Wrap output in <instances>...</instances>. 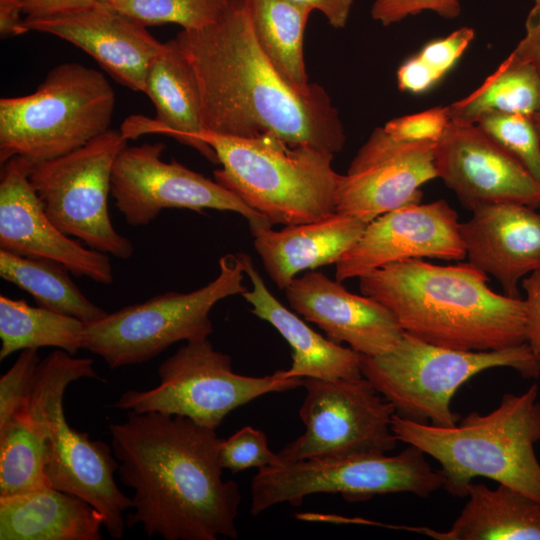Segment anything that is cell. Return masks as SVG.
I'll list each match as a JSON object with an SVG mask.
<instances>
[{
	"label": "cell",
	"mask_w": 540,
	"mask_h": 540,
	"mask_svg": "<svg viewBox=\"0 0 540 540\" xmlns=\"http://www.w3.org/2000/svg\"><path fill=\"white\" fill-rule=\"evenodd\" d=\"M199 139L222 166L215 181L272 225L309 223L336 212L341 174L332 167L333 153L273 134L236 137L205 130Z\"/></svg>",
	"instance_id": "5"
},
{
	"label": "cell",
	"mask_w": 540,
	"mask_h": 540,
	"mask_svg": "<svg viewBox=\"0 0 540 540\" xmlns=\"http://www.w3.org/2000/svg\"><path fill=\"white\" fill-rule=\"evenodd\" d=\"M461 10L459 0H374L370 13L374 21L387 27L424 11L454 19Z\"/></svg>",
	"instance_id": "38"
},
{
	"label": "cell",
	"mask_w": 540,
	"mask_h": 540,
	"mask_svg": "<svg viewBox=\"0 0 540 540\" xmlns=\"http://www.w3.org/2000/svg\"><path fill=\"white\" fill-rule=\"evenodd\" d=\"M539 402H540V393H539Z\"/></svg>",
	"instance_id": "44"
},
{
	"label": "cell",
	"mask_w": 540,
	"mask_h": 540,
	"mask_svg": "<svg viewBox=\"0 0 540 540\" xmlns=\"http://www.w3.org/2000/svg\"><path fill=\"white\" fill-rule=\"evenodd\" d=\"M516 54L530 61L540 78V0H533L525 20V33L515 49ZM540 134V113L533 118Z\"/></svg>",
	"instance_id": "40"
},
{
	"label": "cell",
	"mask_w": 540,
	"mask_h": 540,
	"mask_svg": "<svg viewBox=\"0 0 540 540\" xmlns=\"http://www.w3.org/2000/svg\"><path fill=\"white\" fill-rule=\"evenodd\" d=\"M510 368L522 378L540 376V356L526 342L499 350L466 351L422 341L406 332L388 352L361 355V372L396 410L417 422L453 426L457 390L482 371Z\"/></svg>",
	"instance_id": "8"
},
{
	"label": "cell",
	"mask_w": 540,
	"mask_h": 540,
	"mask_svg": "<svg viewBox=\"0 0 540 540\" xmlns=\"http://www.w3.org/2000/svg\"><path fill=\"white\" fill-rule=\"evenodd\" d=\"M475 124L519 160L540 183V134L531 117L491 112L482 115Z\"/></svg>",
	"instance_id": "33"
},
{
	"label": "cell",
	"mask_w": 540,
	"mask_h": 540,
	"mask_svg": "<svg viewBox=\"0 0 540 540\" xmlns=\"http://www.w3.org/2000/svg\"><path fill=\"white\" fill-rule=\"evenodd\" d=\"M256 41L278 73L301 92L309 91L304 32L313 12L292 0H246Z\"/></svg>",
	"instance_id": "27"
},
{
	"label": "cell",
	"mask_w": 540,
	"mask_h": 540,
	"mask_svg": "<svg viewBox=\"0 0 540 540\" xmlns=\"http://www.w3.org/2000/svg\"><path fill=\"white\" fill-rule=\"evenodd\" d=\"M24 24L28 31L77 46L119 83L144 94L149 67L163 44L146 26L100 0L69 14L25 18Z\"/></svg>",
	"instance_id": "19"
},
{
	"label": "cell",
	"mask_w": 540,
	"mask_h": 540,
	"mask_svg": "<svg viewBox=\"0 0 540 540\" xmlns=\"http://www.w3.org/2000/svg\"><path fill=\"white\" fill-rule=\"evenodd\" d=\"M426 456L408 445L393 456L311 458L260 468L251 482L250 512L257 516L285 502L298 506L315 493H339L348 501L390 493L427 498L443 488L444 480Z\"/></svg>",
	"instance_id": "10"
},
{
	"label": "cell",
	"mask_w": 540,
	"mask_h": 540,
	"mask_svg": "<svg viewBox=\"0 0 540 540\" xmlns=\"http://www.w3.org/2000/svg\"><path fill=\"white\" fill-rule=\"evenodd\" d=\"M85 323L25 300L0 296V360L25 349L55 347L70 355L82 349Z\"/></svg>",
	"instance_id": "30"
},
{
	"label": "cell",
	"mask_w": 540,
	"mask_h": 540,
	"mask_svg": "<svg viewBox=\"0 0 540 540\" xmlns=\"http://www.w3.org/2000/svg\"><path fill=\"white\" fill-rule=\"evenodd\" d=\"M435 167L470 211L503 203L540 207V183L476 124L451 121L436 144Z\"/></svg>",
	"instance_id": "17"
},
{
	"label": "cell",
	"mask_w": 540,
	"mask_h": 540,
	"mask_svg": "<svg viewBox=\"0 0 540 540\" xmlns=\"http://www.w3.org/2000/svg\"><path fill=\"white\" fill-rule=\"evenodd\" d=\"M238 256L252 285L241 296L252 306L251 312L270 323L292 349V364L281 370L283 377L331 381L362 376L360 353L315 332L275 298L247 254Z\"/></svg>",
	"instance_id": "24"
},
{
	"label": "cell",
	"mask_w": 540,
	"mask_h": 540,
	"mask_svg": "<svg viewBox=\"0 0 540 540\" xmlns=\"http://www.w3.org/2000/svg\"><path fill=\"white\" fill-rule=\"evenodd\" d=\"M436 144L398 141L376 128L340 177L336 212L368 224L384 213L420 203V187L437 178Z\"/></svg>",
	"instance_id": "15"
},
{
	"label": "cell",
	"mask_w": 540,
	"mask_h": 540,
	"mask_svg": "<svg viewBox=\"0 0 540 540\" xmlns=\"http://www.w3.org/2000/svg\"><path fill=\"white\" fill-rule=\"evenodd\" d=\"M145 94L154 104L155 118L142 115L128 118L121 127L127 140L150 133L168 135L219 164L214 150L199 139L205 131L199 85L175 38L163 43L153 59L147 73Z\"/></svg>",
	"instance_id": "22"
},
{
	"label": "cell",
	"mask_w": 540,
	"mask_h": 540,
	"mask_svg": "<svg viewBox=\"0 0 540 540\" xmlns=\"http://www.w3.org/2000/svg\"><path fill=\"white\" fill-rule=\"evenodd\" d=\"M366 223L340 212L302 224L273 230L272 225L250 227L256 252L272 281L285 289L305 270L337 263L358 241Z\"/></svg>",
	"instance_id": "23"
},
{
	"label": "cell",
	"mask_w": 540,
	"mask_h": 540,
	"mask_svg": "<svg viewBox=\"0 0 540 540\" xmlns=\"http://www.w3.org/2000/svg\"><path fill=\"white\" fill-rule=\"evenodd\" d=\"M467 257L457 212L444 200L409 204L368 223L358 241L336 263L343 282L409 259L461 261Z\"/></svg>",
	"instance_id": "16"
},
{
	"label": "cell",
	"mask_w": 540,
	"mask_h": 540,
	"mask_svg": "<svg viewBox=\"0 0 540 540\" xmlns=\"http://www.w3.org/2000/svg\"><path fill=\"white\" fill-rule=\"evenodd\" d=\"M38 349L22 350L10 369L0 378V427L20 414L29 397L37 367Z\"/></svg>",
	"instance_id": "35"
},
{
	"label": "cell",
	"mask_w": 540,
	"mask_h": 540,
	"mask_svg": "<svg viewBox=\"0 0 540 540\" xmlns=\"http://www.w3.org/2000/svg\"><path fill=\"white\" fill-rule=\"evenodd\" d=\"M98 0H22L26 18H46L85 9Z\"/></svg>",
	"instance_id": "41"
},
{
	"label": "cell",
	"mask_w": 540,
	"mask_h": 540,
	"mask_svg": "<svg viewBox=\"0 0 540 540\" xmlns=\"http://www.w3.org/2000/svg\"><path fill=\"white\" fill-rule=\"evenodd\" d=\"M175 40L197 77L205 130L343 149L344 126L330 96L317 83L298 91L278 73L256 41L246 0H228L215 23L181 30Z\"/></svg>",
	"instance_id": "1"
},
{
	"label": "cell",
	"mask_w": 540,
	"mask_h": 540,
	"mask_svg": "<svg viewBox=\"0 0 540 540\" xmlns=\"http://www.w3.org/2000/svg\"><path fill=\"white\" fill-rule=\"evenodd\" d=\"M451 121L475 124L491 112L521 114L532 119L540 113V78L535 66L514 51L466 97L448 105Z\"/></svg>",
	"instance_id": "28"
},
{
	"label": "cell",
	"mask_w": 540,
	"mask_h": 540,
	"mask_svg": "<svg viewBox=\"0 0 540 540\" xmlns=\"http://www.w3.org/2000/svg\"><path fill=\"white\" fill-rule=\"evenodd\" d=\"M539 386L521 394L506 393L491 412L473 411L445 427L394 414L391 428L398 441L419 448L441 465L443 488L466 497L475 477L507 485L540 501Z\"/></svg>",
	"instance_id": "4"
},
{
	"label": "cell",
	"mask_w": 540,
	"mask_h": 540,
	"mask_svg": "<svg viewBox=\"0 0 540 540\" xmlns=\"http://www.w3.org/2000/svg\"><path fill=\"white\" fill-rule=\"evenodd\" d=\"M304 5L313 11H319L326 18L330 26L342 29L346 26L354 0H292Z\"/></svg>",
	"instance_id": "42"
},
{
	"label": "cell",
	"mask_w": 540,
	"mask_h": 540,
	"mask_svg": "<svg viewBox=\"0 0 540 540\" xmlns=\"http://www.w3.org/2000/svg\"><path fill=\"white\" fill-rule=\"evenodd\" d=\"M82 378H99L92 359L75 358L60 349L51 352L37 367L23 411L45 435L48 485L92 505L102 514L109 536L120 539L126 525L122 514L132 508L133 501L115 483L119 463L107 443L72 428L64 414L65 390Z\"/></svg>",
	"instance_id": "6"
},
{
	"label": "cell",
	"mask_w": 540,
	"mask_h": 540,
	"mask_svg": "<svg viewBox=\"0 0 540 540\" xmlns=\"http://www.w3.org/2000/svg\"><path fill=\"white\" fill-rule=\"evenodd\" d=\"M219 460L223 469L238 473L256 467L278 466L281 461L277 453L269 449L267 437L261 430L243 427L227 439H223Z\"/></svg>",
	"instance_id": "34"
},
{
	"label": "cell",
	"mask_w": 540,
	"mask_h": 540,
	"mask_svg": "<svg viewBox=\"0 0 540 540\" xmlns=\"http://www.w3.org/2000/svg\"><path fill=\"white\" fill-rule=\"evenodd\" d=\"M127 139L109 129L84 146L31 168L30 182L51 221L88 247L120 259L133 255V244L110 219L108 195L114 162Z\"/></svg>",
	"instance_id": "12"
},
{
	"label": "cell",
	"mask_w": 540,
	"mask_h": 540,
	"mask_svg": "<svg viewBox=\"0 0 540 540\" xmlns=\"http://www.w3.org/2000/svg\"><path fill=\"white\" fill-rule=\"evenodd\" d=\"M160 383L148 390H128L113 404L120 410L184 416L216 429L232 410L268 393L303 385L281 370L262 377L237 374L231 357L208 338L186 342L158 368Z\"/></svg>",
	"instance_id": "11"
},
{
	"label": "cell",
	"mask_w": 540,
	"mask_h": 540,
	"mask_svg": "<svg viewBox=\"0 0 540 540\" xmlns=\"http://www.w3.org/2000/svg\"><path fill=\"white\" fill-rule=\"evenodd\" d=\"M164 150L161 142L126 146L114 162L111 194L129 225H148L169 208L230 211L246 218L250 227L272 225L215 180L175 159L162 161Z\"/></svg>",
	"instance_id": "14"
},
{
	"label": "cell",
	"mask_w": 540,
	"mask_h": 540,
	"mask_svg": "<svg viewBox=\"0 0 540 540\" xmlns=\"http://www.w3.org/2000/svg\"><path fill=\"white\" fill-rule=\"evenodd\" d=\"M63 265L19 256L0 249V276L30 294L40 307L73 316L84 323L107 315L73 282Z\"/></svg>",
	"instance_id": "29"
},
{
	"label": "cell",
	"mask_w": 540,
	"mask_h": 540,
	"mask_svg": "<svg viewBox=\"0 0 540 540\" xmlns=\"http://www.w3.org/2000/svg\"><path fill=\"white\" fill-rule=\"evenodd\" d=\"M468 500L449 529L407 527L435 540H540V501L499 484L471 482Z\"/></svg>",
	"instance_id": "26"
},
{
	"label": "cell",
	"mask_w": 540,
	"mask_h": 540,
	"mask_svg": "<svg viewBox=\"0 0 540 540\" xmlns=\"http://www.w3.org/2000/svg\"><path fill=\"white\" fill-rule=\"evenodd\" d=\"M299 409L305 432L277 454L281 464L311 458L382 455L397 445L391 423L396 410L363 375L303 379Z\"/></svg>",
	"instance_id": "13"
},
{
	"label": "cell",
	"mask_w": 540,
	"mask_h": 540,
	"mask_svg": "<svg viewBox=\"0 0 540 540\" xmlns=\"http://www.w3.org/2000/svg\"><path fill=\"white\" fill-rule=\"evenodd\" d=\"M30 170L19 156L1 164L0 249L51 260L77 277L111 284L114 276L108 255L82 246L51 221L30 182Z\"/></svg>",
	"instance_id": "18"
},
{
	"label": "cell",
	"mask_w": 540,
	"mask_h": 540,
	"mask_svg": "<svg viewBox=\"0 0 540 540\" xmlns=\"http://www.w3.org/2000/svg\"><path fill=\"white\" fill-rule=\"evenodd\" d=\"M144 26L175 23L182 30L215 23L228 0H100Z\"/></svg>",
	"instance_id": "32"
},
{
	"label": "cell",
	"mask_w": 540,
	"mask_h": 540,
	"mask_svg": "<svg viewBox=\"0 0 540 540\" xmlns=\"http://www.w3.org/2000/svg\"><path fill=\"white\" fill-rule=\"evenodd\" d=\"M102 514L50 486L0 497V540H100Z\"/></svg>",
	"instance_id": "25"
},
{
	"label": "cell",
	"mask_w": 540,
	"mask_h": 540,
	"mask_svg": "<svg viewBox=\"0 0 540 540\" xmlns=\"http://www.w3.org/2000/svg\"><path fill=\"white\" fill-rule=\"evenodd\" d=\"M24 13L22 0H0V35L2 38L15 37L28 32L21 19Z\"/></svg>",
	"instance_id": "43"
},
{
	"label": "cell",
	"mask_w": 540,
	"mask_h": 540,
	"mask_svg": "<svg viewBox=\"0 0 540 540\" xmlns=\"http://www.w3.org/2000/svg\"><path fill=\"white\" fill-rule=\"evenodd\" d=\"M290 307L316 324L327 338L365 356L390 351L404 331L392 313L370 296L356 295L337 280L310 270L285 289Z\"/></svg>",
	"instance_id": "20"
},
{
	"label": "cell",
	"mask_w": 540,
	"mask_h": 540,
	"mask_svg": "<svg viewBox=\"0 0 540 540\" xmlns=\"http://www.w3.org/2000/svg\"><path fill=\"white\" fill-rule=\"evenodd\" d=\"M472 213L460 223L469 262L494 276L506 295L520 297L519 282L540 269V213L516 203L485 206Z\"/></svg>",
	"instance_id": "21"
},
{
	"label": "cell",
	"mask_w": 540,
	"mask_h": 540,
	"mask_svg": "<svg viewBox=\"0 0 540 540\" xmlns=\"http://www.w3.org/2000/svg\"><path fill=\"white\" fill-rule=\"evenodd\" d=\"M470 262L409 259L359 277L363 295L384 305L402 330L437 346L489 351L527 342L524 299L494 292Z\"/></svg>",
	"instance_id": "3"
},
{
	"label": "cell",
	"mask_w": 540,
	"mask_h": 540,
	"mask_svg": "<svg viewBox=\"0 0 540 540\" xmlns=\"http://www.w3.org/2000/svg\"><path fill=\"white\" fill-rule=\"evenodd\" d=\"M115 104L100 71L55 66L33 93L0 99V163L19 156L32 168L79 149L110 129Z\"/></svg>",
	"instance_id": "7"
},
{
	"label": "cell",
	"mask_w": 540,
	"mask_h": 540,
	"mask_svg": "<svg viewBox=\"0 0 540 540\" xmlns=\"http://www.w3.org/2000/svg\"><path fill=\"white\" fill-rule=\"evenodd\" d=\"M451 123L448 106H437L388 121L382 128L402 142H438Z\"/></svg>",
	"instance_id": "36"
},
{
	"label": "cell",
	"mask_w": 540,
	"mask_h": 540,
	"mask_svg": "<svg viewBox=\"0 0 540 540\" xmlns=\"http://www.w3.org/2000/svg\"><path fill=\"white\" fill-rule=\"evenodd\" d=\"M527 343L540 356V269L522 279Z\"/></svg>",
	"instance_id": "39"
},
{
	"label": "cell",
	"mask_w": 540,
	"mask_h": 540,
	"mask_svg": "<svg viewBox=\"0 0 540 540\" xmlns=\"http://www.w3.org/2000/svg\"><path fill=\"white\" fill-rule=\"evenodd\" d=\"M244 275L240 257L226 254L215 279L197 290L162 293L85 323L82 349L115 369L147 362L177 342L208 338L212 308L247 290Z\"/></svg>",
	"instance_id": "9"
},
{
	"label": "cell",
	"mask_w": 540,
	"mask_h": 540,
	"mask_svg": "<svg viewBox=\"0 0 540 540\" xmlns=\"http://www.w3.org/2000/svg\"><path fill=\"white\" fill-rule=\"evenodd\" d=\"M45 459V435L26 412L0 427V497L49 486L44 473Z\"/></svg>",
	"instance_id": "31"
},
{
	"label": "cell",
	"mask_w": 540,
	"mask_h": 540,
	"mask_svg": "<svg viewBox=\"0 0 540 540\" xmlns=\"http://www.w3.org/2000/svg\"><path fill=\"white\" fill-rule=\"evenodd\" d=\"M109 431L120 481L134 490L129 528L165 540L237 538L238 484L224 480L214 429L161 412L129 411Z\"/></svg>",
	"instance_id": "2"
},
{
	"label": "cell",
	"mask_w": 540,
	"mask_h": 540,
	"mask_svg": "<svg viewBox=\"0 0 540 540\" xmlns=\"http://www.w3.org/2000/svg\"><path fill=\"white\" fill-rule=\"evenodd\" d=\"M475 37L470 27H460L445 37L426 43L414 57L440 82L457 64Z\"/></svg>",
	"instance_id": "37"
}]
</instances>
